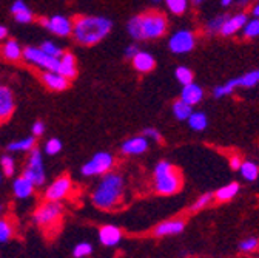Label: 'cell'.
Returning a JSON list of instances; mask_svg holds the SVG:
<instances>
[{"instance_id":"1","label":"cell","mask_w":259,"mask_h":258,"mask_svg":"<svg viewBox=\"0 0 259 258\" xmlns=\"http://www.w3.org/2000/svg\"><path fill=\"white\" fill-rule=\"evenodd\" d=\"M113 28L110 19L104 16H77L73 19V38L83 47H91L105 39Z\"/></svg>"},{"instance_id":"2","label":"cell","mask_w":259,"mask_h":258,"mask_svg":"<svg viewBox=\"0 0 259 258\" xmlns=\"http://www.w3.org/2000/svg\"><path fill=\"white\" fill-rule=\"evenodd\" d=\"M125 197V179L122 175L108 172L102 176L99 184L91 193V201L102 210H113L122 204Z\"/></svg>"},{"instance_id":"3","label":"cell","mask_w":259,"mask_h":258,"mask_svg":"<svg viewBox=\"0 0 259 258\" xmlns=\"http://www.w3.org/2000/svg\"><path fill=\"white\" fill-rule=\"evenodd\" d=\"M153 178H154V189L160 195H175V193L181 190L182 178L168 161L157 163L153 172Z\"/></svg>"},{"instance_id":"4","label":"cell","mask_w":259,"mask_h":258,"mask_svg":"<svg viewBox=\"0 0 259 258\" xmlns=\"http://www.w3.org/2000/svg\"><path fill=\"white\" fill-rule=\"evenodd\" d=\"M63 215V207L57 201H44L34 212H32V223L42 229H51L59 226Z\"/></svg>"},{"instance_id":"5","label":"cell","mask_w":259,"mask_h":258,"mask_svg":"<svg viewBox=\"0 0 259 258\" xmlns=\"http://www.w3.org/2000/svg\"><path fill=\"white\" fill-rule=\"evenodd\" d=\"M23 60L31 67H36L42 71L59 68V59L47 54L40 47H26L23 48Z\"/></svg>"},{"instance_id":"6","label":"cell","mask_w":259,"mask_h":258,"mask_svg":"<svg viewBox=\"0 0 259 258\" xmlns=\"http://www.w3.org/2000/svg\"><path fill=\"white\" fill-rule=\"evenodd\" d=\"M28 179L34 182L36 187H42L47 182V173L44 166V155L39 149H32L26 159V167L23 169V173Z\"/></svg>"},{"instance_id":"7","label":"cell","mask_w":259,"mask_h":258,"mask_svg":"<svg viewBox=\"0 0 259 258\" xmlns=\"http://www.w3.org/2000/svg\"><path fill=\"white\" fill-rule=\"evenodd\" d=\"M114 166V156L108 152L96 153L88 163H85L80 169L83 176H99L111 172Z\"/></svg>"},{"instance_id":"8","label":"cell","mask_w":259,"mask_h":258,"mask_svg":"<svg viewBox=\"0 0 259 258\" xmlns=\"http://www.w3.org/2000/svg\"><path fill=\"white\" fill-rule=\"evenodd\" d=\"M142 22V39H157L165 34L167 19L160 13H145L141 16Z\"/></svg>"},{"instance_id":"9","label":"cell","mask_w":259,"mask_h":258,"mask_svg":"<svg viewBox=\"0 0 259 258\" xmlns=\"http://www.w3.org/2000/svg\"><path fill=\"white\" fill-rule=\"evenodd\" d=\"M39 23L57 38H68L73 34V20L67 16L56 14L51 17H40Z\"/></svg>"},{"instance_id":"10","label":"cell","mask_w":259,"mask_h":258,"mask_svg":"<svg viewBox=\"0 0 259 258\" xmlns=\"http://www.w3.org/2000/svg\"><path fill=\"white\" fill-rule=\"evenodd\" d=\"M73 190V181L68 175H62L56 178L47 189H45V195L44 198L47 201H57L60 203L62 200L67 198Z\"/></svg>"},{"instance_id":"11","label":"cell","mask_w":259,"mask_h":258,"mask_svg":"<svg viewBox=\"0 0 259 258\" xmlns=\"http://www.w3.org/2000/svg\"><path fill=\"white\" fill-rule=\"evenodd\" d=\"M194 44H196V39H194V34L191 31L181 29V31H176V33L171 36L168 47L175 54H185L194 48Z\"/></svg>"},{"instance_id":"12","label":"cell","mask_w":259,"mask_h":258,"mask_svg":"<svg viewBox=\"0 0 259 258\" xmlns=\"http://www.w3.org/2000/svg\"><path fill=\"white\" fill-rule=\"evenodd\" d=\"M16 112L14 93L10 87L0 85V124L8 122Z\"/></svg>"},{"instance_id":"13","label":"cell","mask_w":259,"mask_h":258,"mask_svg":"<svg viewBox=\"0 0 259 258\" xmlns=\"http://www.w3.org/2000/svg\"><path fill=\"white\" fill-rule=\"evenodd\" d=\"M185 229V221L175 218V219H167V221H162L160 224H157L153 235L156 238H164V237H173V235H179L182 234Z\"/></svg>"},{"instance_id":"14","label":"cell","mask_w":259,"mask_h":258,"mask_svg":"<svg viewBox=\"0 0 259 258\" xmlns=\"http://www.w3.org/2000/svg\"><path fill=\"white\" fill-rule=\"evenodd\" d=\"M40 81L42 84L51 90V91H65L70 87V79L65 78L62 73L54 71V70H48V71H42L40 75Z\"/></svg>"},{"instance_id":"15","label":"cell","mask_w":259,"mask_h":258,"mask_svg":"<svg viewBox=\"0 0 259 258\" xmlns=\"http://www.w3.org/2000/svg\"><path fill=\"white\" fill-rule=\"evenodd\" d=\"M122 240V231L114 224H104L99 229V241L107 247H114Z\"/></svg>"},{"instance_id":"16","label":"cell","mask_w":259,"mask_h":258,"mask_svg":"<svg viewBox=\"0 0 259 258\" xmlns=\"http://www.w3.org/2000/svg\"><path fill=\"white\" fill-rule=\"evenodd\" d=\"M0 56H2L7 62L17 63L23 59V47L14 39H8V41H5V44L2 47H0Z\"/></svg>"},{"instance_id":"17","label":"cell","mask_w":259,"mask_h":258,"mask_svg":"<svg viewBox=\"0 0 259 258\" xmlns=\"http://www.w3.org/2000/svg\"><path fill=\"white\" fill-rule=\"evenodd\" d=\"M120 150L123 155H130V156L142 155L148 150V141L145 136H133L120 145Z\"/></svg>"},{"instance_id":"18","label":"cell","mask_w":259,"mask_h":258,"mask_svg":"<svg viewBox=\"0 0 259 258\" xmlns=\"http://www.w3.org/2000/svg\"><path fill=\"white\" fill-rule=\"evenodd\" d=\"M247 14L244 13H239V14H235L232 17H227L224 25H222V29H221V34L222 36H232L235 33H238V31H241L245 23H247Z\"/></svg>"},{"instance_id":"19","label":"cell","mask_w":259,"mask_h":258,"mask_svg":"<svg viewBox=\"0 0 259 258\" xmlns=\"http://www.w3.org/2000/svg\"><path fill=\"white\" fill-rule=\"evenodd\" d=\"M202 98H204V90L201 85L194 84V82L184 85L182 93H181V99L184 102H187L188 105L193 107V105H198L202 101Z\"/></svg>"},{"instance_id":"20","label":"cell","mask_w":259,"mask_h":258,"mask_svg":"<svg viewBox=\"0 0 259 258\" xmlns=\"http://www.w3.org/2000/svg\"><path fill=\"white\" fill-rule=\"evenodd\" d=\"M34 182H32L31 179H28L25 175H20L14 179L13 182V192H14V195L20 200H26L29 198L32 193H34Z\"/></svg>"},{"instance_id":"21","label":"cell","mask_w":259,"mask_h":258,"mask_svg":"<svg viewBox=\"0 0 259 258\" xmlns=\"http://www.w3.org/2000/svg\"><path fill=\"white\" fill-rule=\"evenodd\" d=\"M57 71L62 73L65 78H68L70 81L76 78L77 67H76V57H74L73 53L65 51L62 54V57L59 59V68H57Z\"/></svg>"},{"instance_id":"22","label":"cell","mask_w":259,"mask_h":258,"mask_svg":"<svg viewBox=\"0 0 259 258\" xmlns=\"http://www.w3.org/2000/svg\"><path fill=\"white\" fill-rule=\"evenodd\" d=\"M132 60H133L135 70H138L139 73H150L156 67V60H154L153 54H150L147 51H141L139 50Z\"/></svg>"},{"instance_id":"23","label":"cell","mask_w":259,"mask_h":258,"mask_svg":"<svg viewBox=\"0 0 259 258\" xmlns=\"http://www.w3.org/2000/svg\"><path fill=\"white\" fill-rule=\"evenodd\" d=\"M11 13L14 14L16 22L19 23H31L34 20V14L28 8V5L23 2V0H16L11 7Z\"/></svg>"},{"instance_id":"24","label":"cell","mask_w":259,"mask_h":258,"mask_svg":"<svg viewBox=\"0 0 259 258\" xmlns=\"http://www.w3.org/2000/svg\"><path fill=\"white\" fill-rule=\"evenodd\" d=\"M239 190H241V186H239L238 182L225 184L224 187H221V189H218V190L214 192V198H216V201H219V203H227V201L233 200V198L238 195V193H239Z\"/></svg>"},{"instance_id":"25","label":"cell","mask_w":259,"mask_h":258,"mask_svg":"<svg viewBox=\"0 0 259 258\" xmlns=\"http://www.w3.org/2000/svg\"><path fill=\"white\" fill-rule=\"evenodd\" d=\"M32 149H36V136H28V138H22L17 141H13L8 144V150L10 152H31Z\"/></svg>"},{"instance_id":"26","label":"cell","mask_w":259,"mask_h":258,"mask_svg":"<svg viewBox=\"0 0 259 258\" xmlns=\"http://www.w3.org/2000/svg\"><path fill=\"white\" fill-rule=\"evenodd\" d=\"M187 121H188V125L191 127V130H194V132H202L208 125V119H207L205 113H202V112H193Z\"/></svg>"},{"instance_id":"27","label":"cell","mask_w":259,"mask_h":258,"mask_svg":"<svg viewBox=\"0 0 259 258\" xmlns=\"http://www.w3.org/2000/svg\"><path fill=\"white\" fill-rule=\"evenodd\" d=\"M239 172H241L242 178L250 181V182L256 181V178L259 176V167L253 163V161H242Z\"/></svg>"},{"instance_id":"28","label":"cell","mask_w":259,"mask_h":258,"mask_svg":"<svg viewBox=\"0 0 259 258\" xmlns=\"http://www.w3.org/2000/svg\"><path fill=\"white\" fill-rule=\"evenodd\" d=\"M14 237V223L10 218H0V243H7Z\"/></svg>"},{"instance_id":"29","label":"cell","mask_w":259,"mask_h":258,"mask_svg":"<svg viewBox=\"0 0 259 258\" xmlns=\"http://www.w3.org/2000/svg\"><path fill=\"white\" fill-rule=\"evenodd\" d=\"M126 31L128 34L132 36L136 41H142V22H141V16H135L128 20L126 25Z\"/></svg>"},{"instance_id":"30","label":"cell","mask_w":259,"mask_h":258,"mask_svg":"<svg viewBox=\"0 0 259 258\" xmlns=\"http://www.w3.org/2000/svg\"><path fill=\"white\" fill-rule=\"evenodd\" d=\"M191 113H193V107L188 105L187 102H184L182 99H179V101H176V102L173 104V115L176 116V119L185 121V119L190 118Z\"/></svg>"},{"instance_id":"31","label":"cell","mask_w":259,"mask_h":258,"mask_svg":"<svg viewBox=\"0 0 259 258\" xmlns=\"http://www.w3.org/2000/svg\"><path fill=\"white\" fill-rule=\"evenodd\" d=\"M236 84L238 87H242V88H251L254 85L259 84V70H253L247 75H242L241 78L236 79Z\"/></svg>"},{"instance_id":"32","label":"cell","mask_w":259,"mask_h":258,"mask_svg":"<svg viewBox=\"0 0 259 258\" xmlns=\"http://www.w3.org/2000/svg\"><path fill=\"white\" fill-rule=\"evenodd\" d=\"M0 167H2V173L8 178H11L16 172V161L11 155H2L0 156Z\"/></svg>"},{"instance_id":"33","label":"cell","mask_w":259,"mask_h":258,"mask_svg":"<svg viewBox=\"0 0 259 258\" xmlns=\"http://www.w3.org/2000/svg\"><path fill=\"white\" fill-rule=\"evenodd\" d=\"M238 84H236V79H232L229 82H225L224 85H218L214 90H213V96L214 98H224V96H229L232 94L235 90H236Z\"/></svg>"},{"instance_id":"34","label":"cell","mask_w":259,"mask_h":258,"mask_svg":"<svg viewBox=\"0 0 259 258\" xmlns=\"http://www.w3.org/2000/svg\"><path fill=\"white\" fill-rule=\"evenodd\" d=\"M227 16H216L213 19H210L205 25V29H207V33L208 34H216V33H221V29H222V25L225 22Z\"/></svg>"},{"instance_id":"35","label":"cell","mask_w":259,"mask_h":258,"mask_svg":"<svg viewBox=\"0 0 259 258\" xmlns=\"http://www.w3.org/2000/svg\"><path fill=\"white\" fill-rule=\"evenodd\" d=\"M213 193H204L202 197H199L196 201H194L191 206H190V212H199L202 209H205L211 201H213Z\"/></svg>"},{"instance_id":"36","label":"cell","mask_w":259,"mask_h":258,"mask_svg":"<svg viewBox=\"0 0 259 258\" xmlns=\"http://www.w3.org/2000/svg\"><path fill=\"white\" fill-rule=\"evenodd\" d=\"M175 76H176L178 82L182 84V85L191 84L193 82V78H194L193 76V71L190 68H187V67H178L176 71H175Z\"/></svg>"},{"instance_id":"37","label":"cell","mask_w":259,"mask_h":258,"mask_svg":"<svg viewBox=\"0 0 259 258\" xmlns=\"http://www.w3.org/2000/svg\"><path fill=\"white\" fill-rule=\"evenodd\" d=\"M238 249L244 253H251V252H256L259 249V240L256 237H250V238H245L239 243Z\"/></svg>"},{"instance_id":"38","label":"cell","mask_w":259,"mask_h":258,"mask_svg":"<svg viewBox=\"0 0 259 258\" xmlns=\"http://www.w3.org/2000/svg\"><path fill=\"white\" fill-rule=\"evenodd\" d=\"M91 253H93V244L87 243V241L76 244L74 249H73V256L74 258H88Z\"/></svg>"},{"instance_id":"39","label":"cell","mask_w":259,"mask_h":258,"mask_svg":"<svg viewBox=\"0 0 259 258\" xmlns=\"http://www.w3.org/2000/svg\"><path fill=\"white\" fill-rule=\"evenodd\" d=\"M167 8L173 13V14H184L187 7H188V0H165Z\"/></svg>"},{"instance_id":"40","label":"cell","mask_w":259,"mask_h":258,"mask_svg":"<svg viewBox=\"0 0 259 258\" xmlns=\"http://www.w3.org/2000/svg\"><path fill=\"white\" fill-rule=\"evenodd\" d=\"M245 38H257L259 36V17H254L253 20H248L245 26L242 28Z\"/></svg>"},{"instance_id":"41","label":"cell","mask_w":259,"mask_h":258,"mask_svg":"<svg viewBox=\"0 0 259 258\" xmlns=\"http://www.w3.org/2000/svg\"><path fill=\"white\" fill-rule=\"evenodd\" d=\"M40 48H42L47 54H50V56H53V57H57V59H60V57H62V54L65 53L59 45H56V44H54V42H51V41L44 42V44L40 45Z\"/></svg>"},{"instance_id":"42","label":"cell","mask_w":259,"mask_h":258,"mask_svg":"<svg viewBox=\"0 0 259 258\" xmlns=\"http://www.w3.org/2000/svg\"><path fill=\"white\" fill-rule=\"evenodd\" d=\"M60 152H62V142H60V139L51 138V139L47 141V144H45V153L48 156H54V155H57Z\"/></svg>"},{"instance_id":"43","label":"cell","mask_w":259,"mask_h":258,"mask_svg":"<svg viewBox=\"0 0 259 258\" xmlns=\"http://www.w3.org/2000/svg\"><path fill=\"white\" fill-rule=\"evenodd\" d=\"M144 136H145V138H150V139H153V141H156V142H160V141H162L160 132L156 130V128H153V127L145 128V130H144Z\"/></svg>"},{"instance_id":"44","label":"cell","mask_w":259,"mask_h":258,"mask_svg":"<svg viewBox=\"0 0 259 258\" xmlns=\"http://www.w3.org/2000/svg\"><path fill=\"white\" fill-rule=\"evenodd\" d=\"M45 133V124L42 121H36L34 124H32V136H42Z\"/></svg>"},{"instance_id":"45","label":"cell","mask_w":259,"mask_h":258,"mask_svg":"<svg viewBox=\"0 0 259 258\" xmlns=\"http://www.w3.org/2000/svg\"><path fill=\"white\" fill-rule=\"evenodd\" d=\"M139 51V47L135 44V45H128L126 48H125V57H128V59H133L135 56H136V53Z\"/></svg>"},{"instance_id":"46","label":"cell","mask_w":259,"mask_h":258,"mask_svg":"<svg viewBox=\"0 0 259 258\" xmlns=\"http://www.w3.org/2000/svg\"><path fill=\"white\" fill-rule=\"evenodd\" d=\"M241 164H242V161H241L239 156H233V158L230 159V167H232L233 170H239V169H241Z\"/></svg>"},{"instance_id":"47","label":"cell","mask_w":259,"mask_h":258,"mask_svg":"<svg viewBox=\"0 0 259 258\" xmlns=\"http://www.w3.org/2000/svg\"><path fill=\"white\" fill-rule=\"evenodd\" d=\"M8 38V28L0 25V41H5Z\"/></svg>"},{"instance_id":"48","label":"cell","mask_w":259,"mask_h":258,"mask_svg":"<svg viewBox=\"0 0 259 258\" xmlns=\"http://www.w3.org/2000/svg\"><path fill=\"white\" fill-rule=\"evenodd\" d=\"M253 16L254 17H259V2L254 5V8H253Z\"/></svg>"},{"instance_id":"49","label":"cell","mask_w":259,"mask_h":258,"mask_svg":"<svg viewBox=\"0 0 259 258\" xmlns=\"http://www.w3.org/2000/svg\"><path fill=\"white\" fill-rule=\"evenodd\" d=\"M232 2H233V0H221V5L222 7H229V5H232Z\"/></svg>"},{"instance_id":"50","label":"cell","mask_w":259,"mask_h":258,"mask_svg":"<svg viewBox=\"0 0 259 258\" xmlns=\"http://www.w3.org/2000/svg\"><path fill=\"white\" fill-rule=\"evenodd\" d=\"M204 2V0H191V4L193 5H199V4H202Z\"/></svg>"},{"instance_id":"51","label":"cell","mask_w":259,"mask_h":258,"mask_svg":"<svg viewBox=\"0 0 259 258\" xmlns=\"http://www.w3.org/2000/svg\"><path fill=\"white\" fill-rule=\"evenodd\" d=\"M151 2H153V4H160L162 0H151Z\"/></svg>"},{"instance_id":"52","label":"cell","mask_w":259,"mask_h":258,"mask_svg":"<svg viewBox=\"0 0 259 258\" xmlns=\"http://www.w3.org/2000/svg\"><path fill=\"white\" fill-rule=\"evenodd\" d=\"M2 209H4V206H2V204H0V212H2Z\"/></svg>"},{"instance_id":"53","label":"cell","mask_w":259,"mask_h":258,"mask_svg":"<svg viewBox=\"0 0 259 258\" xmlns=\"http://www.w3.org/2000/svg\"><path fill=\"white\" fill-rule=\"evenodd\" d=\"M0 184H2V175H0Z\"/></svg>"}]
</instances>
